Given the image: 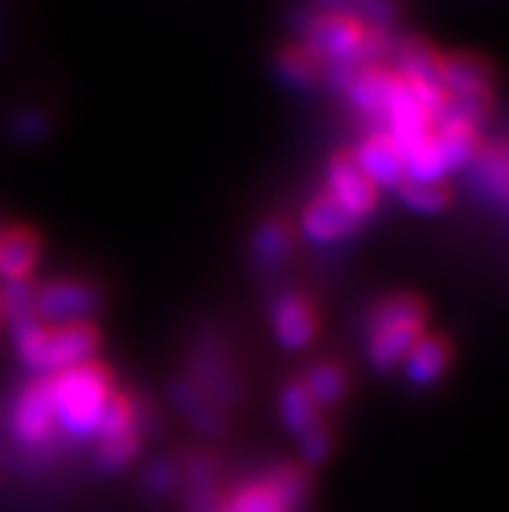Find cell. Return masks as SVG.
<instances>
[{
	"label": "cell",
	"instance_id": "obj_1",
	"mask_svg": "<svg viewBox=\"0 0 509 512\" xmlns=\"http://www.w3.org/2000/svg\"><path fill=\"white\" fill-rule=\"evenodd\" d=\"M302 45L320 63H330V81L341 86L348 76L390 52L385 29L361 24L341 13L310 11L302 21Z\"/></svg>",
	"mask_w": 509,
	"mask_h": 512
},
{
	"label": "cell",
	"instance_id": "obj_2",
	"mask_svg": "<svg viewBox=\"0 0 509 512\" xmlns=\"http://www.w3.org/2000/svg\"><path fill=\"white\" fill-rule=\"evenodd\" d=\"M11 338L21 362L39 377L91 362L99 349V331L94 323L45 325L32 318L13 323Z\"/></svg>",
	"mask_w": 509,
	"mask_h": 512
},
{
	"label": "cell",
	"instance_id": "obj_3",
	"mask_svg": "<svg viewBox=\"0 0 509 512\" xmlns=\"http://www.w3.org/2000/svg\"><path fill=\"white\" fill-rule=\"evenodd\" d=\"M50 377L58 435L68 440L97 437L104 403L112 396V375L102 362H84Z\"/></svg>",
	"mask_w": 509,
	"mask_h": 512
},
{
	"label": "cell",
	"instance_id": "obj_4",
	"mask_svg": "<svg viewBox=\"0 0 509 512\" xmlns=\"http://www.w3.org/2000/svg\"><path fill=\"white\" fill-rule=\"evenodd\" d=\"M429 307L416 294H393L369 310L367 357L374 370L387 372L406 362L408 351L426 333Z\"/></svg>",
	"mask_w": 509,
	"mask_h": 512
},
{
	"label": "cell",
	"instance_id": "obj_5",
	"mask_svg": "<svg viewBox=\"0 0 509 512\" xmlns=\"http://www.w3.org/2000/svg\"><path fill=\"white\" fill-rule=\"evenodd\" d=\"M310 489V479L299 466L268 468L229 497H221L216 512H297Z\"/></svg>",
	"mask_w": 509,
	"mask_h": 512
},
{
	"label": "cell",
	"instance_id": "obj_6",
	"mask_svg": "<svg viewBox=\"0 0 509 512\" xmlns=\"http://www.w3.org/2000/svg\"><path fill=\"white\" fill-rule=\"evenodd\" d=\"M13 437L29 450H47L58 440L50 377H37L16 396L11 411Z\"/></svg>",
	"mask_w": 509,
	"mask_h": 512
},
{
	"label": "cell",
	"instance_id": "obj_7",
	"mask_svg": "<svg viewBox=\"0 0 509 512\" xmlns=\"http://www.w3.org/2000/svg\"><path fill=\"white\" fill-rule=\"evenodd\" d=\"M97 286L76 279H58L50 284L37 286L34 292V315L45 325L91 323L94 312L99 310Z\"/></svg>",
	"mask_w": 509,
	"mask_h": 512
},
{
	"label": "cell",
	"instance_id": "obj_8",
	"mask_svg": "<svg viewBox=\"0 0 509 512\" xmlns=\"http://www.w3.org/2000/svg\"><path fill=\"white\" fill-rule=\"evenodd\" d=\"M325 193L336 203H341L348 214L361 221H367V216L380 203V190L361 172V167L356 164L351 151L348 154H336L328 162Z\"/></svg>",
	"mask_w": 509,
	"mask_h": 512
},
{
	"label": "cell",
	"instance_id": "obj_9",
	"mask_svg": "<svg viewBox=\"0 0 509 512\" xmlns=\"http://www.w3.org/2000/svg\"><path fill=\"white\" fill-rule=\"evenodd\" d=\"M400 76L395 71H382L377 65H364L359 71H354L341 84V91L348 97L351 107L361 112L364 117L374 120L380 130L385 123L387 110L393 104L395 94H398Z\"/></svg>",
	"mask_w": 509,
	"mask_h": 512
},
{
	"label": "cell",
	"instance_id": "obj_10",
	"mask_svg": "<svg viewBox=\"0 0 509 512\" xmlns=\"http://www.w3.org/2000/svg\"><path fill=\"white\" fill-rule=\"evenodd\" d=\"M356 164L361 167V172L369 177V180L377 185V190L382 188H398L400 182L406 180V164H403V154L395 146V141L387 136L385 130H372L369 136H364L359 141L354 151Z\"/></svg>",
	"mask_w": 509,
	"mask_h": 512
},
{
	"label": "cell",
	"instance_id": "obj_11",
	"mask_svg": "<svg viewBox=\"0 0 509 512\" xmlns=\"http://www.w3.org/2000/svg\"><path fill=\"white\" fill-rule=\"evenodd\" d=\"M271 323L278 344L289 351L307 349L317 336V315L302 294H281L271 307Z\"/></svg>",
	"mask_w": 509,
	"mask_h": 512
},
{
	"label": "cell",
	"instance_id": "obj_12",
	"mask_svg": "<svg viewBox=\"0 0 509 512\" xmlns=\"http://www.w3.org/2000/svg\"><path fill=\"white\" fill-rule=\"evenodd\" d=\"M364 221L356 219L330 198L328 193H317L302 214V232L310 242L317 245H330V242H341L361 229Z\"/></svg>",
	"mask_w": 509,
	"mask_h": 512
},
{
	"label": "cell",
	"instance_id": "obj_13",
	"mask_svg": "<svg viewBox=\"0 0 509 512\" xmlns=\"http://www.w3.org/2000/svg\"><path fill=\"white\" fill-rule=\"evenodd\" d=\"M434 141H437L442 159L447 169L468 167L481 151V138H478V125L468 123L463 117L445 115L434 125Z\"/></svg>",
	"mask_w": 509,
	"mask_h": 512
},
{
	"label": "cell",
	"instance_id": "obj_14",
	"mask_svg": "<svg viewBox=\"0 0 509 512\" xmlns=\"http://www.w3.org/2000/svg\"><path fill=\"white\" fill-rule=\"evenodd\" d=\"M452 362V346L445 336L437 333H424L419 344L408 351L406 377L413 385H434L439 377L445 375Z\"/></svg>",
	"mask_w": 509,
	"mask_h": 512
},
{
	"label": "cell",
	"instance_id": "obj_15",
	"mask_svg": "<svg viewBox=\"0 0 509 512\" xmlns=\"http://www.w3.org/2000/svg\"><path fill=\"white\" fill-rule=\"evenodd\" d=\"M39 237L29 229H8L0 232V279L29 281L39 263Z\"/></svg>",
	"mask_w": 509,
	"mask_h": 512
},
{
	"label": "cell",
	"instance_id": "obj_16",
	"mask_svg": "<svg viewBox=\"0 0 509 512\" xmlns=\"http://www.w3.org/2000/svg\"><path fill=\"white\" fill-rule=\"evenodd\" d=\"M395 73L411 81L442 86V55L426 39L408 37L395 47Z\"/></svg>",
	"mask_w": 509,
	"mask_h": 512
},
{
	"label": "cell",
	"instance_id": "obj_17",
	"mask_svg": "<svg viewBox=\"0 0 509 512\" xmlns=\"http://www.w3.org/2000/svg\"><path fill=\"white\" fill-rule=\"evenodd\" d=\"M185 500L190 512H216L221 502L216 463L206 455H193L185 463Z\"/></svg>",
	"mask_w": 509,
	"mask_h": 512
},
{
	"label": "cell",
	"instance_id": "obj_18",
	"mask_svg": "<svg viewBox=\"0 0 509 512\" xmlns=\"http://www.w3.org/2000/svg\"><path fill=\"white\" fill-rule=\"evenodd\" d=\"M172 398L177 403V409L187 416V422L200 429L203 435H221L224 429V416L221 409L203 390L195 388L190 380H177L172 388Z\"/></svg>",
	"mask_w": 509,
	"mask_h": 512
},
{
	"label": "cell",
	"instance_id": "obj_19",
	"mask_svg": "<svg viewBox=\"0 0 509 512\" xmlns=\"http://www.w3.org/2000/svg\"><path fill=\"white\" fill-rule=\"evenodd\" d=\"M190 383L203 390L213 403H234L239 398V388L232 372L216 354H200L193 364Z\"/></svg>",
	"mask_w": 509,
	"mask_h": 512
},
{
	"label": "cell",
	"instance_id": "obj_20",
	"mask_svg": "<svg viewBox=\"0 0 509 512\" xmlns=\"http://www.w3.org/2000/svg\"><path fill=\"white\" fill-rule=\"evenodd\" d=\"M310 3L317 11L341 13L348 19L374 26V29H387L398 19V3L395 0H310Z\"/></svg>",
	"mask_w": 509,
	"mask_h": 512
},
{
	"label": "cell",
	"instance_id": "obj_21",
	"mask_svg": "<svg viewBox=\"0 0 509 512\" xmlns=\"http://www.w3.org/2000/svg\"><path fill=\"white\" fill-rule=\"evenodd\" d=\"M302 385L317 409H333L346 396V372L333 362H320L304 372Z\"/></svg>",
	"mask_w": 509,
	"mask_h": 512
},
{
	"label": "cell",
	"instance_id": "obj_22",
	"mask_svg": "<svg viewBox=\"0 0 509 512\" xmlns=\"http://www.w3.org/2000/svg\"><path fill=\"white\" fill-rule=\"evenodd\" d=\"M278 411H281L284 427L289 429L294 437L304 435L307 429L320 424V409H317V403L312 401L310 393L304 390L302 383L286 385L284 393H281Z\"/></svg>",
	"mask_w": 509,
	"mask_h": 512
},
{
	"label": "cell",
	"instance_id": "obj_23",
	"mask_svg": "<svg viewBox=\"0 0 509 512\" xmlns=\"http://www.w3.org/2000/svg\"><path fill=\"white\" fill-rule=\"evenodd\" d=\"M320 60L304 45H291L278 52L276 73L291 89H312L320 81Z\"/></svg>",
	"mask_w": 509,
	"mask_h": 512
},
{
	"label": "cell",
	"instance_id": "obj_24",
	"mask_svg": "<svg viewBox=\"0 0 509 512\" xmlns=\"http://www.w3.org/2000/svg\"><path fill=\"white\" fill-rule=\"evenodd\" d=\"M395 193H398L400 203L416 211V214H439V211H445L450 206V188L445 185V180L429 182L406 177L395 188Z\"/></svg>",
	"mask_w": 509,
	"mask_h": 512
},
{
	"label": "cell",
	"instance_id": "obj_25",
	"mask_svg": "<svg viewBox=\"0 0 509 512\" xmlns=\"http://www.w3.org/2000/svg\"><path fill=\"white\" fill-rule=\"evenodd\" d=\"M291 250V232L284 221L268 219L252 234V258L263 268L281 266Z\"/></svg>",
	"mask_w": 509,
	"mask_h": 512
},
{
	"label": "cell",
	"instance_id": "obj_26",
	"mask_svg": "<svg viewBox=\"0 0 509 512\" xmlns=\"http://www.w3.org/2000/svg\"><path fill=\"white\" fill-rule=\"evenodd\" d=\"M473 162H476L478 180L484 182L486 190L494 198H502L509 203V149H504V146L484 149L481 146Z\"/></svg>",
	"mask_w": 509,
	"mask_h": 512
},
{
	"label": "cell",
	"instance_id": "obj_27",
	"mask_svg": "<svg viewBox=\"0 0 509 512\" xmlns=\"http://www.w3.org/2000/svg\"><path fill=\"white\" fill-rule=\"evenodd\" d=\"M133 429H136V406L130 403V398L125 393L112 390V396L104 403L97 437L99 440H110V437L125 435V432H133Z\"/></svg>",
	"mask_w": 509,
	"mask_h": 512
},
{
	"label": "cell",
	"instance_id": "obj_28",
	"mask_svg": "<svg viewBox=\"0 0 509 512\" xmlns=\"http://www.w3.org/2000/svg\"><path fill=\"white\" fill-rule=\"evenodd\" d=\"M34 292H37V286L32 281H3L0 310H3V320L8 325L37 318L34 315Z\"/></svg>",
	"mask_w": 509,
	"mask_h": 512
},
{
	"label": "cell",
	"instance_id": "obj_29",
	"mask_svg": "<svg viewBox=\"0 0 509 512\" xmlns=\"http://www.w3.org/2000/svg\"><path fill=\"white\" fill-rule=\"evenodd\" d=\"M138 448H141L138 429L125 432V435L110 437V440H99L97 463L102 468H107V471H123V468L138 455Z\"/></svg>",
	"mask_w": 509,
	"mask_h": 512
},
{
	"label": "cell",
	"instance_id": "obj_30",
	"mask_svg": "<svg viewBox=\"0 0 509 512\" xmlns=\"http://www.w3.org/2000/svg\"><path fill=\"white\" fill-rule=\"evenodd\" d=\"M50 133V117L42 110H21L13 117V136L24 143L42 141Z\"/></svg>",
	"mask_w": 509,
	"mask_h": 512
},
{
	"label": "cell",
	"instance_id": "obj_31",
	"mask_svg": "<svg viewBox=\"0 0 509 512\" xmlns=\"http://www.w3.org/2000/svg\"><path fill=\"white\" fill-rule=\"evenodd\" d=\"M299 448H302V458L312 466L323 463L330 455V448H333V440H330V432L325 429V424L320 422L317 427L307 429L304 435L297 437Z\"/></svg>",
	"mask_w": 509,
	"mask_h": 512
},
{
	"label": "cell",
	"instance_id": "obj_32",
	"mask_svg": "<svg viewBox=\"0 0 509 512\" xmlns=\"http://www.w3.org/2000/svg\"><path fill=\"white\" fill-rule=\"evenodd\" d=\"M180 484V471H177V466L169 461H162V463H154V466L146 471V489L154 494H167L172 492L174 487Z\"/></svg>",
	"mask_w": 509,
	"mask_h": 512
},
{
	"label": "cell",
	"instance_id": "obj_33",
	"mask_svg": "<svg viewBox=\"0 0 509 512\" xmlns=\"http://www.w3.org/2000/svg\"><path fill=\"white\" fill-rule=\"evenodd\" d=\"M0 323H3V310H0Z\"/></svg>",
	"mask_w": 509,
	"mask_h": 512
}]
</instances>
